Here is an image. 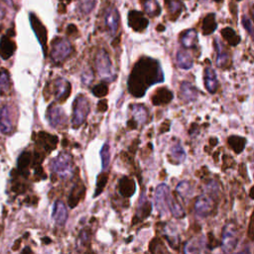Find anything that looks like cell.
<instances>
[{
  "instance_id": "6da1fadb",
  "label": "cell",
  "mask_w": 254,
  "mask_h": 254,
  "mask_svg": "<svg viewBox=\"0 0 254 254\" xmlns=\"http://www.w3.org/2000/svg\"><path fill=\"white\" fill-rule=\"evenodd\" d=\"M164 81L160 63L152 58L143 57L133 67L127 81L128 92L134 98H142L154 84Z\"/></svg>"
},
{
  "instance_id": "7a4b0ae2",
  "label": "cell",
  "mask_w": 254,
  "mask_h": 254,
  "mask_svg": "<svg viewBox=\"0 0 254 254\" xmlns=\"http://www.w3.org/2000/svg\"><path fill=\"white\" fill-rule=\"evenodd\" d=\"M218 195V187L216 182H212L207 186L206 193L198 197L195 203V213L200 218H207L211 215L215 208L216 198Z\"/></svg>"
},
{
  "instance_id": "3957f363",
  "label": "cell",
  "mask_w": 254,
  "mask_h": 254,
  "mask_svg": "<svg viewBox=\"0 0 254 254\" xmlns=\"http://www.w3.org/2000/svg\"><path fill=\"white\" fill-rule=\"evenodd\" d=\"M96 69L101 78L106 82H111L116 77L115 71L113 69L109 55L105 49L100 50L97 54Z\"/></svg>"
},
{
  "instance_id": "277c9868",
  "label": "cell",
  "mask_w": 254,
  "mask_h": 254,
  "mask_svg": "<svg viewBox=\"0 0 254 254\" xmlns=\"http://www.w3.org/2000/svg\"><path fill=\"white\" fill-rule=\"evenodd\" d=\"M91 111L90 101L84 95H78L73 105V118L72 124L73 128H77L86 121Z\"/></svg>"
},
{
  "instance_id": "5b68a950",
  "label": "cell",
  "mask_w": 254,
  "mask_h": 254,
  "mask_svg": "<svg viewBox=\"0 0 254 254\" xmlns=\"http://www.w3.org/2000/svg\"><path fill=\"white\" fill-rule=\"evenodd\" d=\"M73 156L68 152L60 153L51 163L54 175L61 178H68L73 174Z\"/></svg>"
},
{
  "instance_id": "8992f818",
  "label": "cell",
  "mask_w": 254,
  "mask_h": 254,
  "mask_svg": "<svg viewBox=\"0 0 254 254\" xmlns=\"http://www.w3.org/2000/svg\"><path fill=\"white\" fill-rule=\"evenodd\" d=\"M73 52V46L71 42L65 38L57 37L52 42L51 58L54 63L62 64L64 63Z\"/></svg>"
},
{
  "instance_id": "52a82bcc",
  "label": "cell",
  "mask_w": 254,
  "mask_h": 254,
  "mask_svg": "<svg viewBox=\"0 0 254 254\" xmlns=\"http://www.w3.org/2000/svg\"><path fill=\"white\" fill-rule=\"evenodd\" d=\"M238 243V229L233 222L224 225L221 235V250L224 253L234 251Z\"/></svg>"
},
{
  "instance_id": "ba28073f",
  "label": "cell",
  "mask_w": 254,
  "mask_h": 254,
  "mask_svg": "<svg viewBox=\"0 0 254 254\" xmlns=\"http://www.w3.org/2000/svg\"><path fill=\"white\" fill-rule=\"evenodd\" d=\"M171 192L166 184H160L155 191V207L162 216H166L169 211V201L171 198Z\"/></svg>"
},
{
  "instance_id": "9c48e42d",
  "label": "cell",
  "mask_w": 254,
  "mask_h": 254,
  "mask_svg": "<svg viewBox=\"0 0 254 254\" xmlns=\"http://www.w3.org/2000/svg\"><path fill=\"white\" fill-rule=\"evenodd\" d=\"M119 13L114 6H110L106 10L105 13V24L111 36H114L119 26Z\"/></svg>"
},
{
  "instance_id": "30bf717a",
  "label": "cell",
  "mask_w": 254,
  "mask_h": 254,
  "mask_svg": "<svg viewBox=\"0 0 254 254\" xmlns=\"http://www.w3.org/2000/svg\"><path fill=\"white\" fill-rule=\"evenodd\" d=\"M48 120L53 127H62L67 123V115L64 110L56 105H51L48 109Z\"/></svg>"
},
{
  "instance_id": "8fae6325",
  "label": "cell",
  "mask_w": 254,
  "mask_h": 254,
  "mask_svg": "<svg viewBox=\"0 0 254 254\" xmlns=\"http://www.w3.org/2000/svg\"><path fill=\"white\" fill-rule=\"evenodd\" d=\"M30 22L31 26L35 32V35L37 36L40 44L42 45L43 51L46 54L47 53V29L46 27L42 24V22L37 18L35 14H30Z\"/></svg>"
},
{
  "instance_id": "7c38bea8",
  "label": "cell",
  "mask_w": 254,
  "mask_h": 254,
  "mask_svg": "<svg viewBox=\"0 0 254 254\" xmlns=\"http://www.w3.org/2000/svg\"><path fill=\"white\" fill-rule=\"evenodd\" d=\"M208 247V240L206 236L200 235L197 237H194L186 242L184 246V252L188 254L192 253H203L206 251Z\"/></svg>"
},
{
  "instance_id": "4fadbf2b",
  "label": "cell",
  "mask_w": 254,
  "mask_h": 254,
  "mask_svg": "<svg viewBox=\"0 0 254 254\" xmlns=\"http://www.w3.org/2000/svg\"><path fill=\"white\" fill-rule=\"evenodd\" d=\"M152 209H153V205L150 201H148L146 198H145V195L142 194L141 198H140V201H139V205H138V208H137V212H136V215L135 217L133 218V224H136L138 222H142L144 219H146L151 212H152Z\"/></svg>"
},
{
  "instance_id": "5bb4252c",
  "label": "cell",
  "mask_w": 254,
  "mask_h": 254,
  "mask_svg": "<svg viewBox=\"0 0 254 254\" xmlns=\"http://www.w3.org/2000/svg\"><path fill=\"white\" fill-rule=\"evenodd\" d=\"M58 137L51 135L49 133L46 132H40L38 134V140H37V145L39 147H41L42 151L46 152V153H50L51 151H53L56 147H57V143H58ZM42 151H37L40 154H42Z\"/></svg>"
},
{
  "instance_id": "9a60e30c",
  "label": "cell",
  "mask_w": 254,
  "mask_h": 254,
  "mask_svg": "<svg viewBox=\"0 0 254 254\" xmlns=\"http://www.w3.org/2000/svg\"><path fill=\"white\" fill-rule=\"evenodd\" d=\"M13 129L14 127L10 109L8 106H3L0 109V131L3 134H11Z\"/></svg>"
},
{
  "instance_id": "2e32d148",
  "label": "cell",
  "mask_w": 254,
  "mask_h": 254,
  "mask_svg": "<svg viewBox=\"0 0 254 254\" xmlns=\"http://www.w3.org/2000/svg\"><path fill=\"white\" fill-rule=\"evenodd\" d=\"M55 88H56L55 97H56L57 102L63 103L70 97L72 87H71V83L67 79H65V78L57 79Z\"/></svg>"
},
{
  "instance_id": "e0dca14e",
  "label": "cell",
  "mask_w": 254,
  "mask_h": 254,
  "mask_svg": "<svg viewBox=\"0 0 254 254\" xmlns=\"http://www.w3.org/2000/svg\"><path fill=\"white\" fill-rule=\"evenodd\" d=\"M180 96L186 104H189L195 102L198 99L199 91L191 82L183 81L180 86Z\"/></svg>"
},
{
  "instance_id": "ac0fdd59",
  "label": "cell",
  "mask_w": 254,
  "mask_h": 254,
  "mask_svg": "<svg viewBox=\"0 0 254 254\" xmlns=\"http://www.w3.org/2000/svg\"><path fill=\"white\" fill-rule=\"evenodd\" d=\"M118 191L123 198L128 199L132 197L136 191L135 181L130 177L123 176L118 182Z\"/></svg>"
},
{
  "instance_id": "d6986e66",
  "label": "cell",
  "mask_w": 254,
  "mask_h": 254,
  "mask_svg": "<svg viewBox=\"0 0 254 254\" xmlns=\"http://www.w3.org/2000/svg\"><path fill=\"white\" fill-rule=\"evenodd\" d=\"M204 82L206 89L209 93L215 94L218 88V81L217 77V73L212 67H208L204 72Z\"/></svg>"
},
{
  "instance_id": "ffe728a7",
  "label": "cell",
  "mask_w": 254,
  "mask_h": 254,
  "mask_svg": "<svg viewBox=\"0 0 254 254\" xmlns=\"http://www.w3.org/2000/svg\"><path fill=\"white\" fill-rule=\"evenodd\" d=\"M174 96L173 93L167 89V88H161L155 92V94L152 97V104L154 106H162V105H168L171 103Z\"/></svg>"
},
{
  "instance_id": "44dd1931",
  "label": "cell",
  "mask_w": 254,
  "mask_h": 254,
  "mask_svg": "<svg viewBox=\"0 0 254 254\" xmlns=\"http://www.w3.org/2000/svg\"><path fill=\"white\" fill-rule=\"evenodd\" d=\"M16 45L15 43L10 39L9 36L2 37L1 41H0V56L2 59L7 60L9 59L15 52Z\"/></svg>"
},
{
  "instance_id": "7402d4cb",
  "label": "cell",
  "mask_w": 254,
  "mask_h": 254,
  "mask_svg": "<svg viewBox=\"0 0 254 254\" xmlns=\"http://www.w3.org/2000/svg\"><path fill=\"white\" fill-rule=\"evenodd\" d=\"M53 218L57 224L63 225L68 219V211L62 201H57L53 209Z\"/></svg>"
},
{
  "instance_id": "603a6c76",
  "label": "cell",
  "mask_w": 254,
  "mask_h": 254,
  "mask_svg": "<svg viewBox=\"0 0 254 254\" xmlns=\"http://www.w3.org/2000/svg\"><path fill=\"white\" fill-rule=\"evenodd\" d=\"M84 192H86V188H84V186L81 183H77L73 187L68 200V204L71 209H73L77 206L79 201L82 199Z\"/></svg>"
},
{
  "instance_id": "cb8c5ba5",
  "label": "cell",
  "mask_w": 254,
  "mask_h": 254,
  "mask_svg": "<svg viewBox=\"0 0 254 254\" xmlns=\"http://www.w3.org/2000/svg\"><path fill=\"white\" fill-rule=\"evenodd\" d=\"M129 25L135 31H143L148 26V20L141 13L132 11L129 13Z\"/></svg>"
},
{
  "instance_id": "d4e9b609",
  "label": "cell",
  "mask_w": 254,
  "mask_h": 254,
  "mask_svg": "<svg viewBox=\"0 0 254 254\" xmlns=\"http://www.w3.org/2000/svg\"><path fill=\"white\" fill-rule=\"evenodd\" d=\"M131 111L133 115V119L139 125H143L147 122L148 119V109L144 105L136 104L131 106Z\"/></svg>"
},
{
  "instance_id": "484cf974",
  "label": "cell",
  "mask_w": 254,
  "mask_h": 254,
  "mask_svg": "<svg viewBox=\"0 0 254 254\" xmlns=\"http://www.w3.org/2000/svg\"><path fill=\"white\" fill-rule=\"evenodd\" d=\"M177 64L182 70H190L194 65V60L192 55L186 50H180L177 53Z\"/></svg>"
},
{
  "instance_id": "4316f807",
  "label": "cell",
  "mask_w": 254,
  "mask_h": 254,
  "mask_svg": "<svg viewBox=\"0 0 254 254\" xmlns=\"http://www.w3.org/2000/svg\"><path fill=\"white\" fill-rule=\"evenodd\" d=\"M176 192L178 193V195L184 200H189L194 196V187L193 185L188 182V181H182L178 184L177 188H176Z\"/></svg>"
},
{
  "instance_id": "83f0119b",
  "label": "cell",
  "mask_w": 254,
  "mask_h": 254,
  "mask_svg": "<svg viewBox=\"0 0 254 254\" xmlns=\"http://www.w3.org/2000/svg\"><path fill=\"white\" fill-rule=\"evenodd\" d=\"M215 48L217 52V66L218 68L225 67L228 61V56H227V53L224 51L220 41H218V39L215 40Z\"/></svg>"
},
{
  "instance_id": "f1b7e54d",
  "label": "cell",
  "mask_w": 254,
  "mask_h": 254,
  "mask_svg": "<svg viewBox=\"0 0 254 254\" xmlns=\"http://www.w3.org/2000/svg\"><path fill=\"white\" fill-rule=\"evenodd\" d=\"M227 143L228 146L236 153V154H240L246 145V139L244 137L241 136H237V135H232L229 136L227 139Z\"/></svg>"
},
{
  "instance_id": "f546056e",
  "label": "cell",
  "mask_w": 254,
  "mask_h": 254,
  "mask_svg": "<svg viewBox=\"0 0 254 254\" xmlns=\"http://www.w3.org/2000/svg\"><path fill=\"white\" fill-rule=\"evenodd\" d=\"M198 41V33L195 29H190L185 32V34L181 37L182 45L187 49H192L196 46Z\"/></svg>"
},
{
  "instance_id": "4dcf8cb0",
  "label": "cell",
  "mask_w": 254,
  "mask_h": 254,
  "mask_svg": "<svg viewBox=\"0 0 254 254\" xmlns=\"http://www.w3.org/2000/svg\"><path fill=\"white\" fill-rule=\"evenodd\" d=\"M170 155L172 162L176 164L183 163L186 159V152L180 143H176L171 147Z\"/></svg>"
},
{
  "instance_id": "1f68e13d",
  "label": "cell",
  "mask_w": 254,
  "mask_h": 254,
  "mask_svg": "<svg viewBox=\"0 0 254 254\" xmlns=\"http://www.w3.org/2000/svg\"><path fill=\"white\" fill-rule=\"evenodd\" d=\"M164 235L168 240L169 244H170L174 249L178 248V245L180 244V236L175 229H173L170 226H166L164 229Z\"/></svg>"
},
{
  "instance_id": "d6a6232c",
  "label": "cell",
  "mask_w": 254,
  "mask_h": 254,
  "mask_svg": "<svg viewBox=\"0 0 254 254\" xmlns=\"http://www.w3.org/2000/svg\"><path fill=\"white\" fill-rule=\"evenodd\" d=\"M169 211L171 212L172 216L176 218H185V211L184 209L181 207V205L179 204V202H177L172 196L170 198V201H169Z\"/></svg>"
},
{
  "instance_id": "836d02e7",
  "label": "cell",
  "mask_w": 254,
  "mask_h": 254,
  "mask_svg": "<svg viewBox=\"0 0 254 254\" xmlns=\"http://www.w3.org/2000/svg\"><path fill=\"white\" fill-rule=\"evenodd\" d=\"M32 161V154L31 152H23L20 157L18 158V162H17V167H18V171L21 173L26 172L28 170V167L30 166Z\"/></svg>"
},
{
  "instance_id": "e575fe53",
  "label": "cell",
  "mask_w": 254,
  "mask_h": 254,
  "mask_svg": "<svg viewBox=\"0 0 254 254\" xmlns=\"http://www.w3.org/2000/svg\"><path fill=\"white\" fill-rule=\"evenodd\" d=\"M10 88L9 73L5 69L0 70V94L3 95L8 92Z\"/></svg>"
},
{
  "instance_id": "d590c367",
  "label": "cell",
  "mask_w": 254,
  "mask_h": 254,
  "mask_svg": "<svg viewBox=\"0 0 254 254\" xmlns=\"http://www.w3.org/2000/svg\"><path fill=\"white\" fill-rule=\"evenodd\" d=\"M101 158H102L103 170L107 171L109 167V163H110V147H109V142L105 143V145L103 146V148L101 150Z\"/></svg>"
},
{
  "instance_id": "8d00e7d4",
  "label": "cell",
  "mask_w": 254,
  "mask_h": 254,
  "mask_svg": "<svg viewBox=\"0 0 254 254\" xmlns=\"http://www.w3.org/2000/svg\"><path fill=\"white\" fill-rule=\"evenodd\" d=\"M221 35L228 42V44L230 46H236L240 42L239 36H237L236 33L231 28H224V29H222Z\"/></svg>"
},
{
  "instance_id": "74e56055",
  "label": "cell",
  "mask_w": 254,
  "mask_h": 254,
  "mask_svg": "<svg viewBox=\"0 0 254 254\" xmlns=\"http://www.w3.org/2000/svg\"><path fill=\"white\" fill-rule=\"evenodd\" d=\"M78 8L82 14H90L96 7V0H77Z\"/></svg>"
},
{
  "instance_id": "f35d334b",
  "label": "cell",
  "mask_w": 254,
  "mask_h": 254,
  "mask_svg": "<svg viewBox=\"0 0 254 254\" xmlns=\"http://www.w3.org/2000/svg\"><path fill=\"white\" fill-rule=\"evenodd\" d=\"M144 9L150 16H156L160 13V6L157 0H146L144 3Z\"/></svg>"
},
{
  "instance_id": "ab89813d",
  "label": "cell",
  "mask_w": 254,
  "mask_h": 254,
  "mask_svg": "<svg viewBox=\"0 0 254 254\" xmlns=\"http://www.w3.org/2000/svg\"><path fill=\"white\" fill-rule=\"evenodd\" d=\"M217 28V23L215 21V16L214 15H209L205 20L203 24V31L205 35H209L213 33Z\"/></svg>"
},
{
  "instance_id": "60d3db41",
  "label": "cell",
  "mask_w": 254,
  "mask_h": 254,
  "mask_svg": "<svg viewBox=\"0 0 254 254\" xmlns=\"http://www.w3.org/2000/svg\"><path fill=\"white\" fill-rule=\"evenodd\" d=\"M108 180H109V175H108V174L102 173V174L99 175L98 180H97V188H96L95 197H98V196H100V195L103 193L104 189H105L106 186H107Z\"/></svg>"
},
{
  "instance_id": "b9f144b4",
  "label": "cell",
  "mask_w": 254,
  "mask_h": 254,
  "mask_svg": "<svg viewBox=\"0 0 254 254\" xmlns=\"http://www.w3.org/2000/svg\"><path fill=\"white\" fill-rule=\"evenodd\" d=\"M108 93H109V88H108V84L106 81L101 82L93 88V94L98 98L106 97L108 95Z\"/></svg>"
},
{
  "instance_id": "7bdbcfd3",
  "label": "cell",
  "mask_w": 254,
  "mask_h": 254,
  "mask_svg": "<svg viewBox=\"0 0 254 254\" xmlns=\"http://www.w3.org/2000/svg\"><path fill=\"white\" fill-rule=\"evenodd\" d=\"M95 77V73L94 71L92 69H89L87 71H84L81 74V81L83 84H86V86H90V84L93 82Z\"/></svg>"
},
{
  "instance_id": "ee69618b",
  "label": "cell",
  "mask_w": 254,
  "mask_h": 254,
  "mask_svg": "<svg viewBox=\"0 0 254 254\" xmlns=\"http://www.w3.org/2000/svg\"><path fill=\"white\" fill-rule=\"evenodd\" d=\"M242 24H243L244 28L248 31V33L252 36V38L254 39V27H253L250 19H248L246 16H244L242 19Z\"/></svg>"
},
{
  "instance_id": "f6af8a7d",
  "label": "cell",
  "mask_w": 254,
  "mask_h": 254,
  "mask_svg": "<svg viewBox=\"0 0 254 254\" xmlns=\"http://www.w3.org/2000/svg\"><path fill=\"white\" fill-rule=\"evenodd\" d=\"M90 237H91L90 230L89 229H83L79 234V241L82 244H87L88 242H90Z\"/></svg>"
},
{
  "instance_id": "bcb514c9",
  "label": "cell",
  "mask_w": 254,
  "mask_h": 254,
  "mask_svg": "<svg viewBox=\"0 0 254 254\" xmlns=\"http://www.w3.org/2000/svg\"><path fill=\"white\" fill-rule=\"evenodd\" d=\"M248 236L252 241H254V211H253L251 218H250V223H249V228H248Z\"/></svg>"
},
{
  "instance_id": "7dc6e473",
  "label": "cell",
  "mask_w": 254,
  "mask_h": 254,
  "mask_svg": "<svg viewBox=\"0 0 254 254\" xmlns=\"http://www.w3.org/2000/svg\"><path fill=\"white\" fill-rule=\"evenodd\" d=\"M180 4L181 3L178 1V0H171L170 3H169V8H170V11L173 13L180 11Z\"/></svg>"
},
{
  "instance_id": "c3c4849f",
  "label": "cell",
  "mask_w": 254,
  "mask_h": 254,
  "mask_svg": "<svg viewBox=\"0 0 254 254\" xmlns=\"http://www.w3.org/2000/svg\"><path fill=\"white\" fill-rule=\"evenodd\" d=\"M108 109H109V106H108V101H107V100H103V101H101V102L99 103V105H98V109H99V111L105 112V111L108 110Z\"/></svg>"
},
{
  "instance_id": "681fc988",
  "label": "cell",
  "mask_w": 254,
  "mask_h": 254,
  "mask_svg": "<svg viewBox=\"0 0 254 254\" xmlns=\"http://www.w3.org/2000/svg\"><path fill=\"white\" fill-rule=\"evenodd\" d=\"M127 125H128V127H130V128H132V129H135L138 124H137V122H136L134 119H131V120L128 121Z\"/></svg>"
},
{
  "instance_id": "f907efd6",
  "label": "cell",
  "mask_w": 254,
  "mask_h": 254,
  "mask_svg": "<svg viewBox=\"0 0 254 254\" xmlns=\"http://www.w3.org/2000/svg\"><path fill=\"white\" fill-rule=\"evenodd\" d=\"M4 16H5V9L1 4H0V20L3 19Z\"/></svg>"
},
{
  "instance_id": "816d5d0a",
  "label": "cell",
  "mask_w": 254,
  "mask_h": 254,
  "mask_svg": "<svg viewBox=\"0 0 254 254\" xmlns=\"http://www.w3.org/2000/svg\"><path fill=\"white\" fill-rule=\"evenodd\" d=\"M249 196L252 200H254V186L250 189V193H249Z\"/></svg>"
},
{
  "instance_id": "f5cc1de1",
  "label": "cell",
  "mask_w": 254,
  "mask_h": 254,
  "mask_svg": "<svg viewBox=\"0 0 254 254\" xmlns=\"http://www.w3.org/2000/svg\"><path fill=\"white\" fill-rule=\"evenodd\" d=\"M3 1L7 4V5H12V0H3Z\"/></svg>"
},
{
  "instance_id": "db71d44e",
  "label": "cell",
  "mask_w": 254,
  "mask_h": 254,
  "mask_svg": "<svg viewBox=\"0 0 254 254\" xmlns=\"http://www.w3.org/2000/svg\"><path fill=\"white\" fill-rule=\"evenodd\" d=\"M24 252H31V249L28 248V249H26V250H23V253H24Z\"/></svg>"
},
{
  "instance_id": "11a10c76",
  "label": "cell",
  "mask_w": 254,
  "mask_h": 254,
  "mask_svg": "<svg viewBox=\"0 0 254 254\" xmlns=\"http://www.w3.org/2000/svg\"><path fill=\"white\" fill-rule=\"evenodd\" d=\"M252 15H253V18H254V10L252 11Z\"/></svg>"
}]
</instances>
